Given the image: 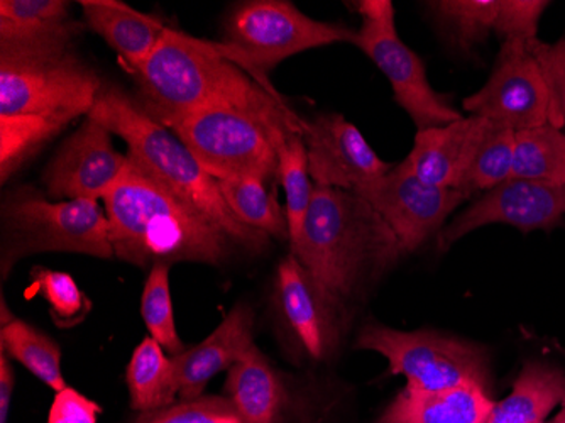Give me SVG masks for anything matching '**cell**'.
<instances>
[{"instance_id":"7402d4cb","label":"cell","mask_w":565,"mask_h":423,"mask_svg":"<svg viewBox=\"0 0 565 423\" xmlns=\"http://www.w3.org/2000/svg\"><path fill=\"white\" fill-rule=\"evenodd\" d=\"M225 396L246 423H278L285 387L266 356L254 348L227 371Z\"/></svg>"},{"instance_id":"2e32d148","label":"cell","mask_w":565,"mask_h":423,"mask_svg":"<svg viewBox=\"0 0 565 423\" xmlns=\"http://www.w3.org/2000/svg\"><path fill=\"white\" fill-rule=\"evenodd\" d=\"M301 129L308 170L319 187L355 192L395 167L381 160L363 133L342 114H322L301 120Z\"/></svg>"},{"instance_id":"cb8c5ba5","label":"cell","mask_w":565,"mask_h":423,"mask_svg":"<svg viewBox=\"0 0 565 423\" xmlns=\"http://www.w3.org/2000/svg\"><path fill=\"white\" fill-rule=\"evenodd\" d=\"M131 409L139 413L157 412L180 399V378L173 358L152 337H145L126 369Z\"/></svg>"},{"instance_id":"9a60e30c","label":"cell","mask_w":565,"mask_h":423,"mask_svg":"<svg viewBox=\"0 0 565 423\" xmlns=\"http://www.w3.org/2000/svg\"><path fill=\"white\" fill-rule=\"evenodd\" d=\"M564 218L565 184L510 178L444 228L437 235V247L447 251L469 232L486 225H513L522 232L552 231Z\"/></svg>"},{"instance_id":"d6986e66","label":"cell","mask_w":565,"mask_h":423,"mask_svg":"<svg viewBox=\"0 0 565 423\" xmlns=\"http://www.w3.org/2000/svg\"><path fill=\"white\" fill-rule=\"evenodd\" d=\"M78 6L88 30L116 51L129 72L149 59L170 30L161 19L142 14L120 0H81Z\"/></svg>"},{"instance_id":"603a6c76","label":"cell","mask_w":565,"mask_h":423,"mask_svg":"<svg viewBox=\"0 0 565 423\" xmlns=\"http://www.w3.org/2000/svg\"><path fill=\"white\" fill-rule=\"evenodd\" d=\"M564 405V371L547 362L526 361L511 393L494 403L488 423H544Z\"/></svg>"},{"instance_id":"30bf717a","label":"cell","mask_w":565,"mask_h":423,"mask_svg":"<svg viewBox=\"0 0 565 423\" xmlns=\"http://www.w3.org/2000/svg\"><path fill=\"white\" fill-rule=\"evenodd\" d=\"M355 6L363 22L355 31L354 46L366 53L388 78L396 104L412 117L417 130L459 120L462 114L431 88L420 56L399 40L393 2L363 0Z\"/></svg>"},{"instance_id":"f35d334b","label":"cell","mask_w":565,"mask_h":423,"mask_svg":"<svg viewBox=\"0 0 565 423\" xmlns=\"http://www.w3.org/2000/svg\"><path fill=\"white\" fill-rule=\"evenodd\" d=\"M544 423H562V420H561V416H558V413H557V415H555L554 419L547 420V422H544Z\"/></svg>"},{"instance_id":"8fae6325","label":"cell","mask_w":565,"mask_h":423,"mask_svg":"<svg viewBox=\"0 0 565 423\" xmlns=\"http://www.w3.org/2000/svg\"><path fill=\"white\" fill-rule=\"evenodd\" d=\"M276 307L295 348L312 361L338 351L348 327V304L326 288L290 254L279 263Z\"/></svg>"},{"instance_id":"e0dca14e","label":"cell","mask_w":565,"mask_h":423,"mask_svg":"<svg viewBox=\"0 0 565 423\" xmlns=\"http://www.w3.org/2000/svg\"><path fill=\"white\" fill-rule=\"evenodd\" d=\"M493 126L484 117L462 116L447 126L417 130L405 163L420 180L457 190Z\"/></svg>"},{"instance_id":"8992f818","label":"cell","mask_w":565,"mask_h":423,"mask_svg":"<svg viewBox=\"0 0 565 423\" xmlns=\"http://www.w3.org/2000/svg\"><path fill=\"white\" fill-rule=\"evenodd\" d=\"M217 181L262 177L278 181V148L301 133V119H273L233 105L209 107L164 124Z\"/></svg>"},{"instance_id":"3957f363","label":"cell","mask_w":565,"mask_h":423,"mask_svg":"<svg viewBox=\"0 0 565 423\" xmlns=\"http://www.w3.org/2000/svg\"><path fill=\"white\" fill-rule=\"evenodd\" d=\"M291 254L345 304L405 256L370 202L358 193L319 184Z\"/></svg>"},{"instance_id":"f1b7e54d","label":"cell","mask_w":565,"mask_h":423,"mask_svg":"<svg viewBox=\"0 0 565 423\" xmlns=\"http://www.w3.org/2000/svg\"><path fill=\"white\" fill-rule=\"evenodd\" d=\"M276 152H278V181L287 195L285 212H287L288 229H290V243H294L303 229L308 207L312 203L313 192H316V183L308 170L303 130L282 139Z\"/></svg>"},{"instance_id":"4dcf8cb0","label":"cell","mask_w":565,"mask_h":423,"mask_svg":"<svg viewBox=\"0 0 565 423\" xmlns=\"http://www.w3.org/2000/svg\"><path fill=\"white\" fill-rule=\"evenodd\" d=\"M515 130L494 124L475 156L465 180L457 187V192L471 199L476 193L490 192L498 184L510 180L515 156Z\"/></svg>"},{"instance_id":"ba28073f","label":"cell","mask_w":565,"mask_h":423,"mask_svg":"<svg viewBox=\"0 0 565 423\" xmlns=\"http://www.w3.org/2000/svg\"><path fill=\"white\" fill-rule=\"evenodd\" d=\"M335 43L355 44V31L305 15L287 0H247L225 19L221 47L268 91V72L290 56Z\"/></svg>"},{"instance_id":"e575fe53","label":"cell","mask_w":565,"mask_h":423,"mask_svg":"<svg viewBox=\"0 0 565 423\" xmlns=\"http://www.w3.org/2000/svg\"><path fill=\"white\" fill-rule=\"evenodd\" d=\"M526 44L547 84L548 124L562 129L565 127V40L547 44L536 38Z\"/></svg>"},{"instance_id":"7a4b0ae2","label":"cell","mask_w":565,"mask_h":423,"mask_svg":"<svg viewBox=\"0 0 565 423\" xmlns=\"http://www.w3.org/2000/svg\"><path fill=\"white\" fill-rule=\"evenodd\" d=\"M139 104L161 124L209 107L233 105L273 117L297 119L279 97L231 62L221 43L168 30L149 59L132 70Z\"/></svg>"},{"instance_id":"277c9868","label":"cell","mask_w":565,"mask_h":423,"mask_svg":"<svg viewBox=\"0 0 565 423\" xmlns=\"http://www.w3.org/2000/svg\"><path fill=\"white\" fill-rule=\"evenodd\" d=\"M88 116L124 139L127 156L136 167L221 225L241 250L262 253L269 246L268 235L247 228L233 214L222 197L218 181L203 170L173 130L142 109L138 98L117 85L104 82Z\"/></svg>"},{"instance_id":"5bb4252c","label":"cell","mask_w":565,"mask_h":423,"mask_svg":"<svg viewBox=\"0 0 565 423\" xmlns=\"http://www.w3.org/2000/svg\"><path fill=\"white\" fill-rule=\"evenodd\" d=\"M113 133L94 117L60 146L43 171V184L51 200H98L119 183L129 168V156L117 151Z\"/></svg>"},{"instance_id":"9c48e42d","label":"cell","mask_w":565,"mask_h":423,"mask_svg":"<svg viewBox=\"0 0 565 423\" xmlns=\"http://www.w3.org/2000/svg\"><path fill=\"white\" fill-rule=\"evenodd\" d=\"M355 349L383 356L390 373L406 378V387L422 391L479 384L488 388V356L468 340L431 330L392 329L370 324L359 332Z\"/></svg>"},{"instance_id":"74e56055","label":"cell","mask_w":565,"mask_h":423,"mask_svg":"<svg viewBox=\"0 0 565 423\" xmlns=\"http://www.w3.org/2000/svg\"><path fill=\"white\" fill-rule=\"evenodd\" d=\"M15 374L11 358L0 349V423H8L11 412L12 393H14Z\"/></svg>"},{"instance_id":"ac0fdd59","label":"cell","mask_w":565,"mask_h":423,"mask_svg":"<svg viewBox=\"0 0 565 423\" xmlns=\"http://www.w3.org/2000/svg\"><path fill=\"white\" fill-rule=\"evenodd\" d=\"M254 348L253 310L249 305L237 304L207 339L186 348L183 355L174 356L180 399H200L212 378L228 371Z\"/></svg>"},{"instance_id":"6da1fadb","label":"cell","mask_w":565,"mask_h":423,"mask_svg":"<svg viewBox=\"0 0 565 423\" xmlns=\"http://www.w3.org/2000/svg\"><path fill=\"white\" fill-rule=\"evenodd\" d=\"M104 209L114 254L139 268L182 261L222 266L241 250L221 225L178 199L132 161L107 193Z\"/></svg>"},{"instance_id":"4316f807","label":"cell","mask_w":565,"mask_h":423,"mask_svg":"<svg viewBox=\"0 0 565 423\" xmlns=\"http://www.w3.org/2000/svg\"><path fill=\"white\" fill-rule=\"evenodd\" d=\"M427 6L450 46L469 53L494 33L500 0H435Z\"/></svg>"},{"instance_id":"d4e9b609","label":"cell","mask_w":565,"mask_h":423,"mask_svg":"<svg viewBox=\"0 0 565 423\" xmlns=\"http://www.w3.org/2000/svg\"><path fill=\"white\" fill-rule=\"evenodd\" d=\"M218 189L228 209L247 228L268 235L269 240H290L287 212L279 205L275 180L237 177L218 181Z\"/></svg>"},{"instance_id":"484cf974","label":"cell","mask_w":565,"mask_h":423,"mask_svg":"<svg viewBox=\"0 0 565 423\" xmlns=\"http://www.w3.org/2000/svg\"><path fill=\"white\" fill-rule=\"evenodd\" d=\"M0 349L56 393L68 387L62 373V349L43 330L14 317L0 327Z\"/></svg>"},{"instance_id":"d6a6232c","label":"cell","mask_w":565,"mask_h":423,"mask_svg":"<svg viewBox=\"0 0 565 423\" xmlns=\"http://www.w3.org/2000/svg\"><path fill=\"white\" fill-rule=\"evenodd\" d=\"M31 292L50 305V315L60 329H72L87 319L92 302L68 273L34 266L31 269Z\"/></svg>"},{"instance_id":"52a82bcc","label":"cell","mask_w":565,"mask_h":423,"mask_svg":"<svg viewBox=\"0 0 565 423\" xmlns=\"http://www.w3.org/2000/svg\"><path fill=\"white\" fill-rule=\"evenodd\" d=\"M2 275L36 253H76L110 260L109 221L98 200L47 199L33 187H18L2 203Z\"/></svg>"},{"instance_id":"44dd1931","label":"cell","mask_w":565,"mask_h":423,"mask_svg":"<svg viewBox=\"0 0 565 423\" xmlns=\"http://www.w3.org/2000/svg\"><path fill=\"white\" fill-rule=\"evenodd\" d=\"M87 30L63 0H2L0 46H75Z\"/></svg>"},{"instance_id":"d590c367","label":"cell","mask_w":565,"mask_h":423,"mask_svg":"<svg viewBox=\"0 0 565 423\" xmlns=\"http://www.w3.org/2000/svg\"><path fill=\"white\" fill-rule=\"evenodd\" d=\"M548 6L545 0H500L494 34L504 41L536 40L539 22Z\"/></svg>"},{"instance_id":"8d00e7d4","label":"cell","mask_w":565,"mask_h":423,"mask_svg":"<svg viewBox=\"0 0 565 423\" xmlns=\"http://www.w3.org/2000/svg\"><path fill=\"white\" fill-rule=\"evenodd\" d=\"M104 412L94 400L87 399L81 391L66 387L56 393L47 415V423H98Z\"/></svg>"},{"instance_id":"4fadbf2b","label":"cell","mask_w":565,"mask_h":423,"mask_svg":"<svg viewBox=\"0 0 565 423\" xmlns=\"http://www.w3.org/2000/svg\"><path fill=\"white\" fill-rule=\"evenodd\" d=\"M468 116L484 117L508 129L548 124V91L541 66L523 41H504L490 78L462 102Z\"/></svg>"},{"instance_id":"7c38bea8","label":"cell","mask_w":565,"mask_h":423,"mask_svg":"<svg viewBox=\"0 0 565 423\" xmlns=\"http://www.w3.org/2000/svg\"><path fill=\"white\" fill-rule=\"evenodd\" d=\"M354 193L370 202L388 224L403 254L414 253L431 235H439L447 218L468 200L457 190L420 180L405 160Z\"/></svg>"},{"instance_id":"ab89813d","label":"cell","mask_w":565,"mask_h":423,"mask_svg":"<svg viewBox=\"0 0 565 423\" xmlns=\"http://www.w3.org/2000/svg\"><path fill=\"white\" fill-rule=\"evenodd\" d=\"M558 416H561L562 423H565V405L562 406L561 412H557Z\"/></svg>"},{"instance_id":"83f0119b","label":"cell","mask_w":565,"mask_h":423,"mask_svg":"<svg viewBox=\"0 0 565 423\" xmlns=\"http://www.w3.org/2000/svg\"><path fill=\"white\" fill-rule=\"evenodd\" d=\"M511 178L565 184L564 133L551 124L516 133Z\"/></svg>"},{"instance_id":"f546056e","label":"cell","mask_w":565,"mask_h":423,"mask_svg":"<svg viewBox=\"0 0 565 423\" xmlns=\"http://www.w3.org/2000/svg\"><path fill=\"white\" fill-rule=\"evenodd\" d=\"M65 124L40 116L0 117V173L2 183L25 161L31 160L47 141L58 136Z\"/></svg>"},{"instance_id":"ffe728a7","label":"cell","mask_w":565,"mask_h":423,"mask_svg":"<svg viewBox=\"0 0 565 423\" xmlns=\"http://www.w3.org/2000/svg\"><path fill=\"white\" fill-rule=\"evenodd\" d=\"M494 403L479 384L437 391L405 387L376 423H488Z\"/></svg>"},{"instance_id":"60d3db41","label":"cell","mask_w":565,"mask_h":423,"mask_svg":"<svg viewBox=\"0 0 565 423\" xmlns=\"http://www.w3.org/2000/svg\"><path fill=\"white\" fill-rule=\"evenodd\" d=\"M564 40H565V38H564Z\"/></svg>"},{"instance_id":"1f68e13d","label":"cell","mask_w":565,"mask_h":423,"mask_svg":"<svg viewBox=\"0 0 565 423\" xmlns=\"http://www.w3.org/2000/svg\"><path fill=\"white\" fill-rule=\"evenodd\" d=\"M170 269L171 264H154L149 269L145 289H142L141 315L145 326L151 334L149 337L157 340L161 348L174 358L183 355L186 346L178 336L177 322H174Z\"/></svg>"},{"instance_id":"836d02e7","label":"cell","mask_w":565,"mask_h":423,"mask_svg":"<svg viewBox=\"0 0 565 423\" xmlns=\"http://www.w3.org/2000/svg\"><path fill=\"white\" fill-rule=\"evenodd\" d=\"M132 423H246L227 396L182 400L157 412L141 413Z\"/></svg>"},{"instance_id":"5b68a950","label":"cell","mask_w":565,"mask_h":423,"mask_svg":"<svg viewBox=\"0 0 565 423\" xmlns=\"http://www.w3.org/2000/svg\"><path fill=\"white\" fill-rule=\"evenodd\" d=\"M102 87L75 46H0V117L40 116L68 126L92 113Z\"/></svg>"}]
</instances>
